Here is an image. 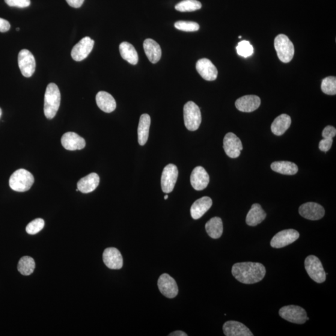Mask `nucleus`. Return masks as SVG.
Segmentation results:
<instances>
[{"label":"nucleus","instance_id":"9","mask_svg":"<svg viewBox=\"0 0 336 336\" xmlns=\"http://www.w3.org/2000/svg\"><path fill=\"white\" fill-rule=\"evenodd\" d=\"M19 65L23 76L30 77L33 75L36 69V61L34 56L28 49H23L19 52Z\"/></svg>","mask_w":336,"mask_h":336},{"label":"nucleus","instance_id":"25","mask_svg":"<svg viewBox=\"0 0 336 336\" xmlns=\"http://www.w3.org/2000/svg\"><path fill=\"white\" fill-rule=\"evenodd\" d=\"M267 217V214L258 204L252 205L246 218V223L249 226H256L262 222Z\"/></svg>","mask_w":336,"mask_h":336},{"label":"nucleus","instance_id":"30","mask_svg":"<svg viewBox=\"0 0 336 336\" xmlns=\"http://www.w3.org/2000/svg\"><path fill=\"white\" fill-rule=\"evenodd\" d=\"M206 230L209 237L214 239H219L223 233V223L218 217L210 219L206 223Z\"/></svg>","mask_w":336,"mask_h":336},{"label":"nucleus","instance_id":"31","mask_svg":"<svg viewBox=\"0 0 336 336\" xmlns=\"http://www.w3.org/2000/svg\"><path fill=\"white\" fill-rule=\"evenodd\" d=\"M36 264L33 258L25 256L20 260L19 264H17V270L21 274L28 276L33 273Z\"/></svg>","mask_w":336,"mask_h":336},{"label":"nucleus","instance_id":"22","mask_svg":"<svg viewBox=\"0 0 336 336\" xmlns=\"http://www.w3.org/2000/svg\"><path fill=\"white\" fill-rule=\"evenodd\" d=\"M99 175L95 172H92L79 181V182L77 183V189H79V191L87 194V193H90L96 190L99 186Z\"/></svg>","mask_w":336,"mask_h":336},{"label":"nucleus","instance_id":"12","mask_svg":"<svg viewBox=\"0 0 336 336\" xmlns=\"http://www.w3.org/2000/svg\"><path fill=\"white\" fill-rule=\"evenodd\" d=\"M160 292L168 298H173L178 295V287L176 281L170 275L164 273L160 276L157 281Z\"/></svg>","mask_w":336,"mask_h":336},{"label":"nucleus","instance_id":"23","mask_svg":"<svg viewBox=\"0 0 336 336\" xmlns=\"http://www.w3.org/2000/svg\"><path fill=\"white\" fill-rule=\"evenodd\" d=\"M96 102L100 110L105 113L114 112L117 103L114 97L108 92L100 91L96 96Z\"/></svg>","mask_w":336,"mask_h":336},{"label":"nucleus","instance_id":"42","mask_svg":"<svg viewBox=\"0 0 336 336\" xmlns=\"http://www.w3.org/2000/svg\"><path fill=\"white\" fill-rule=\"evenodd\" d=\"M169 336H187V334L185 332L181 331H176L171 333Z\"/></svg>","mask_w":336,"mask_h":336},{"label":"nucleus","instance_id":"43","mask_svg":"<svg viewBox=\"0 0 336 336\" xmlns=\"http://www.w3.org/2000/svg\"><path fill=\"white\" fill-rule=\"evenodd\" d=\"M2 115V109L0 108V118H1Z\"/></svg>","mask_w":336,"mask_h":336},{"label":"nucleus","instance_id":"11","mask_svg":"<svg viewBox=\"0 0 336 336\" xmlns=\"http://www.w3.org/2000/svg\"><path fill=\"white\" fill-rule=\"evenodd\" d=\"M94 46V41L90 37H85L74 46L71 51V56L74 61H82L87 58L93 49Z\"/></svg>","mask_w":336,"mask_h":336},{"label":"nucleus","instance_id":"10","mask_svg":"<svg viewBox=\"0 0 336 336\" xmlns=\"http://www.w3.org/2000/svg\"><path fill=\"white\" fill-rule=\"evenodd\" d=\"M299 237L298 231L294 229H287L279 232L270 242L273 248L281 249L295 242Z\"/></svg>","mask_w":336,"mask_h":336},{"label":"nucleus","instance_id":"45","mask_svg":"<svg viewBox=\"0 0 336 336\" xmlns=\"http://www.w3.org/2000/svg\"><path fill=\"white\" fill-rule=\"evenodd\" d=\"M16 31H20V28H16Z\"/></svg>","mask_w":336,"mask_h":336},{"label":"nucleus","instance_id":"32","mask_svg":"<svg viewBox=\"0 0 336 336\" xmlns=\"http://www.w3.org/2000/svg\"><path fill=\"white\" fill-rule=\"evenodd\" d=\"M202 5L197 0H183L175 7V9L180 12H192L200 10Z\"/></svg>","mask_w":336,"mask_h":336},{"label":"nucleus","instance_id":"4","mask_svg":"<svg viewBox=\"0 0 336 336\" xmlns=\"http://www.w3.org/2000/svg\"><path fill=\"white\" fill-rule=\"evenodd\" d=\"M274 46L279 60L284 63H288L292 60L294 47L287 36L283 34L278 35L275 39Z\"/></svg>","mask_w":336,"mask_h":336},{"label":"nucleus","instance_id":"35","mask_svg":"<svg viewBox=\"0 0 336 336\" xmlns=\"http://www.w3.org/2000/svg\"><path fill=\"white\" fill-rule=\"evenodd\" d=\"M174 27L178 30L185 32H194L199 29V25L197 23L184 22V21H179V22L175 23Z\"/></svg>","mask_w":336,"mask_h":336},{"label":"nucleus","instance_id":"17","mask_svg":"<svg viewBox=\"0 0 336 336\" xmlns=\"http://www.w3.org/2000/svg\"><path fill=\"white\" fill-rule=\"evenodd\" d=\"M190 181L193 188L196 191H202L206 188L210 180L206 169L202 166H198L193 169Z\"/></svg>","mask_w":336,"mask_h":336},{"label":"nucleus","instance_id":"38","mask_svg":"<svg viewBox=\"0 0 336 336\" xmlns=\"http://www.w3.org/2000/svg\"><path fill=\"white\" fill-rule=\"evenodd\" d=\"M333 143L332 138H323L321 140L319 144V148L321 151L327 152L332 147Z\"/></svg>","mask_w":336,"mask_h":336},{"label":"nucleus","instance_id":"7","mask_svg":"<svg viewBox=\"0 0 336 336\" xmlns=\"http://www.w3.org/2000/svg\"><path fill=\"white\" fill-rule=\"evenodd\" d=\"M279 314L283 319L294 324L302 325L307 321V313L299 306L289 305L284 306L279 311Z\"/></svg>","mask_w":336,"mask_h":336},{"label":"nucleus","instance_id":"27","mask_svg":"<svg viewBox=\"0 0 336 336\" xmlns=\"http://www.w3.org/2000/svg\"><path fill=\"white\" fill-rule=\"evenodd\" d=\"M291 123V119L289 115L281 114L275 119L272 124L271 130L274 135L281 136L289 129Z\"/></svg>","mask_w":336,"mask_h":336},{"label":"nucleus","instance_id":"29","mask_svg":"<svg viewBox=\"0 0 336 336\" xmlns=\"http://www.w3.org/2000/svg\"><path fill=\"white\" fill-rule=\"evenodd\" d=\"M273 171L285 175L296 174L298 171V167L296 164L290 162H275L272 163Z\"/></svg>","mask_w":336,"mask_h":336},{"label":"nucleus","instance_id":"1","mask_svg":"<svg viewBox=\"0 0 336 336\" xmlns=\"http://www.w3.org/2000/svg\"><path fill=\"white\" fill-rule=\"evenodd\" d=\"M232 273L240 283L254 284L262 280L266 274V269L260 263H237L234 264Z\"/></svg>","mask_w":336,"mask_h":336},{"label":"nucleus","instance_id":"36","mask_svg":"<svg viewBox=\"0 0 336 336\" xmlns=\"http://www.w3.org/2000/svg\"><path fill=\"white\" fill-rule=\"evenodd\" d=\"M44 227V221L42 219H37L29 223L26 226V233L30 235L37 234L43 229Z\"/></svg>","mask_w":336,"mask_h":336},{"label":"nucleus","instance_id":"21","mask_svg":"<svg viewBox=\"0 0 336 336\" xmlns=\"http://www.w3.org/2000/svg\"><path fill=\"white\" fill-rule=\"evenodd\" d=\"M212 205V199L207 196L198 199L191 208L192 218L195 220L200 219L209 210Z\"/></svg>","mask_w":336,"mask_h":336},{"label":"nucleus","instance_id":"26","mask_svg":"<svg viewBox=\"0 0 336 336\" xmlns=\"http://www.w3.org/2000/svg\"><path fill=\"white\" fill-rule=\"evenodd\" d=\"M150 125V116L146 114L142 115L138 127V141L141 146L145 145L148 141Z\"/></svg>","mask_w":336,"mask_h":336},{"label":"nucleus","instance_id":"3","mask_svg":"<svg viewBox=\"0 0 336 336\" xmlns=\"http://www.w3.org/2000/svg\"><path fill=\"white\" fill-rule=\"evenodd\" d=\"M34 182V176L31 172L24 169H20L13 172L9 180L11 189L17 192L28 191Z\"/></svg>","mask_w":336,"mask_h":336},{"label":"nucleus","instance_id":"16","mask_svg":"<svg viewBox=\"0 0 336 336\" xmlns=\"http://www.w3.org/2000/svg\"><path fill=\"white\" fill-rule=\"evenodd\" d=\"M103 260L110 269L119 270L123 267V257L121 253L115 248H107L103 252Z\"/></svg>","mask_w":336,"mask_h":336},{"label":"nucleus","instance_id":"20","mask_svg":"<svg viewBox=\"0 0 336 336\" xmlns=\"http://www.w3.org/2000/svg\"><path fill=\"white\" fill-rule=\"evenodd\" d=\"M260 103L259 97L249 95L238 99L236 102V107L240 112L249 113L256 111L260 107Z\"/></svg>","mask_w":336,"mask_h":336},{"label":"nucleus","instance_id":"41","mask_svg":"<svg viewBox=\"0 0 336 336\" xmlns=\"http://www.w3.org/2000/svg\"><path fill=\"white\" fill-rule=\"evenodd\" d=\"M71 7L79 8L84 4V0H66Z\"/></svg>","mask_w":336,"mask_h":336},{"label":"nucleus","instance_id":"6","mask_svg":"<svg viewBox=\"0 0 336 336\" xmlns=\"http://www.w3.org/2000/svg\"><path fill=\"white\" fill-rule=\"evenodd\" d=\"M305 266L308 275L313 281L317 284L325 281L326 273L319 258L314 255H310L306 258Z\"/></svg>","mask_w":336,"mask_h":336},{"label":"nucleus","instance_id":"33","mask_svg":"<svg viewBox=\"0 0 336 336\" xmlns=\"http://www.w3.org/2000/svg\"><path fill=\"white\" fill-rule=\"evenodd\" d=\"M321 90L324 93L330 96L336 94V78L335 77H327L321 84Z\"/></svg>","mask_w":336,"mask_h":336},{"label":"nucleus","instance_id":"19","mask_svg":"<svg viewBox=\"0 0 336 336\" xmlns=\"http://www.w3.org/2000/svg\"><path fill=\"white\" fill-rule=\"evenodd\" d=\"M223 331L226 336H253L254 334L247 327L236 321H229L223 326Z\"/></svg>","mask_w":336,"mask_h":336},{"label":"nucleus","instance_id":"8","mask_svg":"<svg viewBox=\"0 0 336 336\" xmlns=\"http://www.w3.org/2000/svg\"><path fill=\"white\" fill-rule=\"evenodd\" d=\"M178 177V169L177 166L173 164H169L166 166L163 169L162 180H161L162 191L165 193H170L173 191Z\"/></svg>","mask_w":336,"mask_h":336},{"label":"nucleus","instance_id":"28","mask_svg":"<svg viewBox=\"0 0 336 336\" xmlns=\"http://www.w3.org/2000/svg\"><path fill=\"white\" fill-rule=\"evenodd\" d=\"M120 52L124 60L132 65H136L138 62V55L135 47L129 43L123 42L119 46Z\"/></svg>","mask_w":336,"mask_h":336},{"label":"nucleus","instance_id":"5","mask_svg":"<svg viewBox=\"0 0 336 336\" xmlns=\"http://www.w3.org/2000/svg\"><path fill=\"white\" fill-rule=\"evenodd\" d=\"M184 120L186 129L192 132L197 130L201 126L200 109L192 101L187 102L184 106Z\"/></svg>","mask_w":336,"mask_h":336},{"label":"nucleus","instance_id":"40","mask_svg":"<svg viewBox=\"0 0 336 336\" xmlns=\"http://www.w3.org/2000/svg\"><path fill=\"white\" fill-rule=\"evenodd\" d=\"M10 24L7 20L1 19L0 17V32H5L10 29Z\"/></svg>","mask_w":336,"mask_h":336},{"label":"nucleus","instance_id":"18","mask_svg":"<svg viewBox=\"0 0 336 336\" xmlns=\"http://www.w3.org/2000/svg\"><path fill=\"white\" fill-rule=\"evenodd\" d=\"M61 144L65 150L69 151L80 150L84 148L85 139L74 132H67L62 136Z\"/></svg>","mask_w":336,"mask_h":336},{"label":"nucleus","instance_id":"44","mask_svg":"<svg viewBox=\"0 0 336 336\" xmlns=\"http://www.w3.org/2000/svg\"><path fill=\"white\" fill-rule=\"evenodd\" d=\"M168 198V195H166V196H165V200H166V199H167Z\"/></svg>","mask_w":336,"mask_h":336},{"label":"nucleus","instance_id":"15","mask_svg":"<svg viewBox=\"0 0 336 336\" xmlns=\"http://www.w3.org/2000/svg\"><path fill=\"white\" fill-rule=\"evenodd\" d=\"M196 70L204 79L208 81H213L218 77V70L209 59H199L196 63Z\"/></svg>","mask_w":336,"mask_h":336},{"label":"nucleus","instance_id":"13","mask_svg":"<svg viewBox=\"0 0 336 336\" xmlns=\"http://www.w3.org/2000/svg\"><path fill=\"white\" fill-rule=\"evenodd\" d=\"M224 150L228 157L237 158L243 150L242 142L234 133H228L224 138Z\"/></svg>","mask_w":336,"mask_h":336},{"label":"nucleus","instance_id":"39","mask_svg":"<svg viewBox=\"0 0 336 336\" xmlns=\"http://www.w3.org/2000/svg\"><path fill=\"white\" fill-rule=\"evenodd\" d=\"M336 135V130L334 127L327 126L323 130L322 136L324 138H333Z\"/></svg>","mask_w":336,"mask_h":336},{"label":"nucleus","instance_id":"37","mask_svg":"<svg viewBox=\"0 0 336 336\" xmlns=\"http://www.w3.org/2000/svg\"><path fill=\"white\" fill-rule=\"evenodd\" d=\"M5 2L10 7L20 8L28 7L31 4L30 0H5Z\"/></svg>","mask_w":336,"mask_h":336},{"label":"nucleus","instance_id":"24","mask_svg":"<svg viewBox=\"0 0 336 336\" xmlns=\"http://www.w3.org/2000/svg\"><path fill=\"white\" fill-rule=\"evenodd\" d=\"M144 48L146 55L151 63L156 64L162 58V49L158 43L152 39H147L144 41Z\"/></svg>","mask_w":336,"mask_h":336},{"label":"nucleus","instance_id":"2","mask_svg":"<svg viewBox=\"0 0 336 336\" xmlns=\"http://www.w3.org/2000/svg\"><path fill=\"white\" fill-rule=\"evenodd\" d=\"M61 104V92L58 85L50 83L47 86L44 95V112L48 119L55 118Z\"/></svg>","mask_w":336,"mask_h":336},{"label":"nucleus","instance_id":"14","mask_svg":"<svg viewBox=\"0 0 336 336\" xmlns=\"http://www.w3.org/2000/svg\"><path fill=\"white\" fill-rule=\"evenodd\" d=\"M299 213L303 218L311 221H317L325 216V210L320 204L315 203L303 204L299 208Z\"/></svg>","mask_w":336,"mask_h":336},{"label":"nucleus","instance_id":"34","mask_svg":"<svg viewBox=\"0 0 336 336\" xmlns=\"http://www.w3.org/2000/svg\"><path fill=\"white\" fill-rule=\"evenodd\" d=\"M238 55L243 58H248L254 53V47L247 41H241L236 47Z\"/></svg>","mask_w":336,"mask_h":336}]
</instances>
